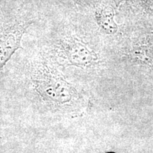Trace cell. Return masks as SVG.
<instances>
[{
    "label": "cell",
    "instance_id": "277c9868",
    "mask_svg": "<svg viewBox=\"0 0 153 153\" xmlns=\"http://www.w3.org/2000/svg\"><path fill=\"white\" fill-rule=\"evenodd\" d=\"M114 17L115 11L109 6L101 7L95 12V18L99 26L105 33L110 35L116 33L118 28Z\"/></svg>",
    "mask_w": 153,
    "mask_h": 153
},
{
    "label": "cell",
    "instance_id": "6da1fadb",
    "mask_svg": "<svg viewBox=\"0 0 153 153\" xmlns=\"http://www.w3.org/2000/svg\"><path fill=\"white\" fill-rule=\"evenodd\" d=\"M32 81L36 91L44 101L69 111H81L79 96L68 82L46 65L34 70Z\"/></svg>",
    "mask_w": 153,
    "mask_h": 153
},
{
    "label": "cell",
    "instance_id": "7a4b0ae2",
    "mask_svg": "<svg viewBox=\"0 0 153 153\" xmlns=\"http://www.w3.org/2000/svg\"><path fill=\"white\" fill-rule=\"evenodd\" d=\"M30 22L22 19L0 17V70L21 47V42Z\"/></svg>",
    "mask_w": 153,
    "mask_h": 153
},
{
    "label": "cell",
    "instance_id": "3957f363",
    "mask_svg": "<svg viewBox=\"0 0 153 153\" xmlns=\"http://www.w3.org/2000/svg\"><path fill=\"white\" fill-rule=\"evenodd\" d=\"M65 55L70 65L89 68L98 60V57L84 43L78 41H70L66 46Z\"/></svg>",
    "mask_w": 153,
    "mask_h": 153
},
{
    "label": "cell",
    "instance_id": "5b68a950",
    "mask_svg": "<svg viewBox=\"0 0 153 153\" xmlns=\"http://www.w3.org/2000/svg\"><path fill=\"white\" fill-rule=\"evenodd\" d=\"M143 2L147 8L153 11V0H143Z\"/></svg>",
    "mask_w": 153,
    "mask_h": 153
}]
</instances>
